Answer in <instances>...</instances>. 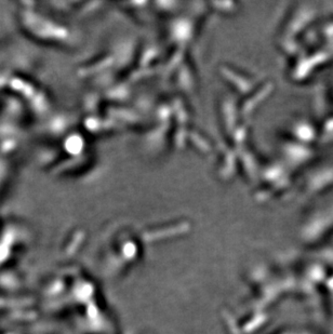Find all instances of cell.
I'll return each mask as SVG.
<instances>
[{
    "instance_id": "cell-1",
    "label": "cell",
    "mask_w": 333,
    "mask_h": 334,
    "mask_svg": "<svg viewBox=\"0 0 333 334\" xmlns=\"http://www.w3.org/2000/svg\"><path fill=\"white\" fill-rule=\"evenodd\" d=\"M12 173V163L4 155L0 154V196L8 186Z\"/></svg>"
}]
</instances>
